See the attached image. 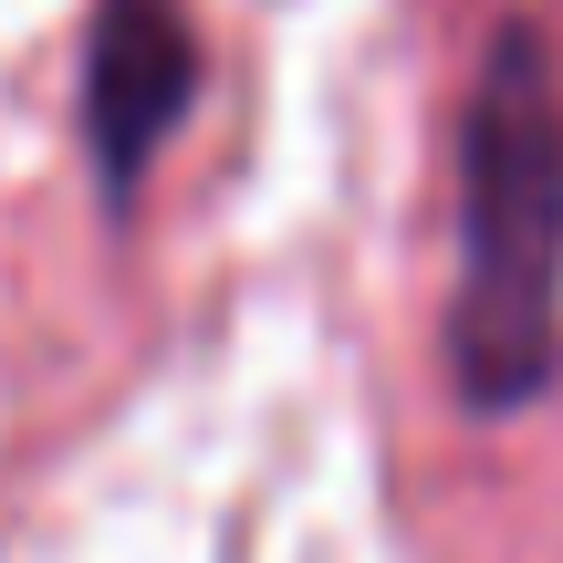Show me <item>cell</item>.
Wrapping results in <instances>:
<instances>
[{
  "instance_id": "1",
  "label": "cell",
  "mask_w": 563,
  "mask_h": 563,
  "mask_svg": "<svg viewBox=\"0 0 563 563\" xmlns=\"http://www.w3.org/2000/svg\"><path fill=\"white\" fill-rule=\"evenodd\" d=\"M449 365L481 418H511L563 365V74L511 21L460 136V323Z\"/></svg>"
},
{
  "instance_id": "2",
  "label": "cell",
  "mask_w": 563,
  "mask_h": 563,
  "mask_svg": "<svg viewBox=\"0 0 563 563\" xmlns=\"http://www.w3.org/2000/svg\"><path fill=\"white\" fill-rule=\"evenodd\" d=\"M188 84H199V53H188L178 0H104L95 63H84V125H95V167H104L115 199H136V178L167 146Z\"/></svg>"
}]
</instances>
